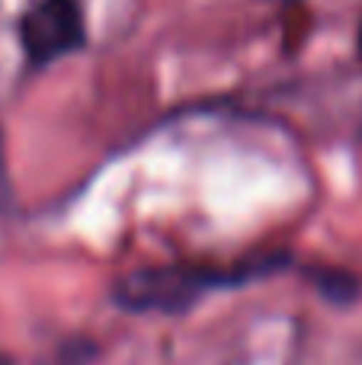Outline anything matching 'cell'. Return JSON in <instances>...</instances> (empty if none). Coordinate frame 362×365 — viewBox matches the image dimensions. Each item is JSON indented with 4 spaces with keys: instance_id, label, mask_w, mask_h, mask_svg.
Returning <instances> with one entry per match:
<instances>
[{
    "instance_id": "obj_2",
    "label": "cell",
    "mask_w": 362,
    "mask_h": 365,
    "mask_svg": "<svg viewBox=\"0 0 362 365\" xmlns=\"http://www.w3.org/2000/svg\"><path fill=\"white\" fill-rule=\"evenodd\" d=\"M83 42L81 0H26L19 13V45L29 64L42 68Z\"/></svg>"
},
{
    "instance_id": "obj_4",
    "label": "cell",
    "mask_w": 362,
    "mask_h": 365,
    "mask_svg": "<svg viewBox=\"0 0 362 365\" xmlns=\"http://www.w3.org/2000/svg\"><path fill=\"white\" fill-rule=\"evenodd\" d=\"M359 51H362V29H359Z\"/></svg>"
},
{
    "instance_id": "obj_1",
    "label": "cell",
    "mask_w": 362,
    "mask_h": 365,
    "mask_svg": "<svg viewBox=\"0 0 362 365\" xmlns=\"http://www.w3.org/2000/svg\"><path fill=\"white\" fill-rule=\"evenodd\" d=\"M273 263L260 259L254 266H157V269L128 272L115 282V302L128 311H183L196 298H202L212 289H228L234 282H244L254 272H267Z\"/></svg>"
},
{
    "instance_id": "obj_3",
    "label": "cell",
    "mask_w": 362,
    "mask_h": 365,
    "mask_svg": "<svg viewBox=\"0 0 362 365\" xmlns=\"http://www.w3.org/2000/svg\"><path fill=\"white\" fill-rule=\"evenodd\" d=\"M6 182V160H4V138H0V189Z\"/></svg>"
}]
</instances>
